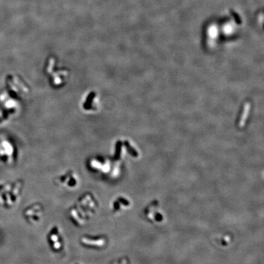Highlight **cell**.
Returning <instances> with one entry per match:
<instances>
[{
    "label": "cell",
    "mask_w": 264,
    "mask_h": 264,
    "mask_svg": "<svg viewBox=\"0 0 264 264\" xmlns=\"http://www.w3.org/2000/svg\"><path fill=\"white\" fill-rule=\"evenodd\" d=\"M47 241L53 252L58 253L64 250L65 246L64 237L60 226L53 225L49 230L47 234Z\"/></svg>",
    "instance_id": "cell-4"
},
{
    "label": "cell",
    "mask_w": 264,
    "mask_h": 264,
    "mask_svg": "<svg viewBox=\"0 0 264 264\" xmlns=\"http://www.w3.org/2000/svg\"><path fill=\"white\" fill-rule=\"evenodd\" d=\"M100 203L97 196L91 192L83 193L68 210V216L74 226H86L97 214Z\"/></svg>",
    "instance_id": "cell-1"
},
{
    "label": "cell",
    "mask_w": 264,
    "mask_h": 264,
    "mask_svg": "<svg viewBox=\"0 0 264 264\" xmlns=\"http://www.w3.org/2000/svg\"><path fill=\"white\" fill-rule=\"evenodd\" d=\"M111 264H127V262L124 258H119L112 261Z\"/></svg>",
    "instance_id": "cell-11"
},
{
    "label": "cell",
    "mask_w": 264,
    "mask_h": 264,
    "mask_svg": "<svg viewBox=\"0 0 264 264\" xmlns=\"http://www.w3.org/2000/svg\"><path fill=\"white\" fill-rule=\"evenodd\" d=\"M88 166L92 172L111 178L115 176V171H118L116 170V166H113V161L103 157L92 158L89 161Z\"/></svg>",
    "instance_id": "cell-2"
},
{
    "label": "cell",
    "mask_w": 264,
    "mask_h": 264,
    "mask_svg": "<svg viewBox=\"0 0 264 264\" xmlns=\"http://www.w3.org/2000/svg\"><path fill=\"white\" fill-rule=\"evenodd\" d=\"M79 243L84 248L94 250H102L106 248L109 240L103 234H84L79 237Z\"/></svg>",
    "instance_id": "cell-3"
},
{
    "label": "cell",
    "mask_w": 264,
    "mask_h": 264,
    "mask_svg": "<svg viewBox=\"0 0 264 264\" xmlns=\"http://www.w3.org/2000/svg\"><path fill=\"white\" fill-rule=\"evenodd\" d=\"M24 218L33 226L38 225L44 218V208L40 203L35 202L29 205L23 211Z\"/></svg>",
    "instance_id": "cell-6"
},
{
    "label": "cell",
    "mask_w": 264,
    "mask_h": 264,
    "mask_svg": "<svg viewBox=\"0 0 264 264\" xmlns=\"http://www.w3.org/2000/svg\"><path fill=\"white\" fill-rule=\"evenodd\" d=\"M230 14H232V16L234 17L236 23H237V25H241V23H242V22H241V18H240V17L239 15V14H237L236 12L234 11V10H232V9L230 10Z\"/></svg>",
    "instance_id": "cell-10"
},
{
    "label": "cell",
    "mask_w": 264,
    "mask_h": 264,
    "mask_svg": "<svg viewBox=\"0 0 264 264\" xmlns=\"http://www.w3.org/2000/svg\"><path fill=\"white\" fill-rule=\"evenodd\" d=\"M130 205L129 200L122 196H118L113 199L109 204V208L113 213H120L124 207H128Z\"/></svg>",
    "instance_id": "cell-9"
},
{
    "label": "cell",
    "mask_w": 264,
    "mask_h": 264,
    "mask_svg": "<svg viewBox=\"0 0 264 264\" xmlns=\"http://www.w3.org/2000/svg\"><path fill=\"white\" fill-rule=\"evenodd\" d=\"M15 149L10 140L4 135H0V160L6 163H11L14 160Z\"/></svg>",
    "instance_id": "cell-7"
},
{
    "label": "cell",
    "mask_w": 264,
    "mask_h": 264,
    "mask_svg": "<svg viewBox=\"0 0 264 264\" xmlns=\"http://www.w3.org/2000/svg\"><path fill=\"white\" fill-rule=\"evenodd\" d=\"M73 264H87V263H83V262H75V263H73Z\"/></svg>",
    "instance_id": "cell-12"
},
{
    "label": "cell",
    "mask_w": 264,
    "mask_h": 264,
    "mask_svg": "<svg viewBox=\"0 0 264 264\" xmlns=\"http://www.w3.org/2000/svg\"><path fill=\"white\" fill-rule=\"evenodd\" d=\"M55 64L54 62L53 67L54 70L52 67L48 64L47 67V72H48V74L50 75L51 78V83L55 87L61 86L64 84L67 81L68 77V72L66 70H56L55 68Z\"/></svg>",
    "instance_id": "cell-8"
},
{
    "label": "cell",
    "mask_w": 264,
    "mask_h": 264,
    "mask_svg": "<svg viewBox=\"0 0 264 264\" xmlns=\"http://www.w3.org/2000/svg\"><path fill=\"white\" fill-rule=\"evenodd\" d=\"M56 185L69 191L77 189L80 184V178L78 174L73 170H68L55 178Z\"/></svg>",
    "instance_id": "cell-5"
}]
</instances>
